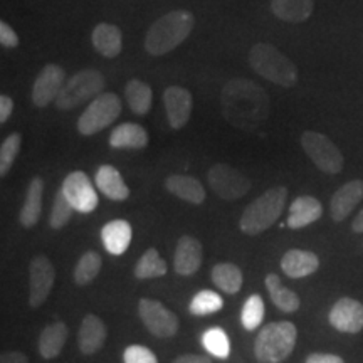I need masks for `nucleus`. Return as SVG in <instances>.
I'll list each match as a JSON object with an SVG mask.
<instances>
[{"instance_id": "45", "label": "nucleus", "mask_w": 363, "mask_h": 363, "mask_svg": "<svg viewBox=\"0 0 363 363\" xmlns=\"http://www.w3.org/2000/svg\"><path fill=\"white\" fill-rule=\"evenodd\" d=\"M352 230L357 234H362L363 233V208L360 212H358V216L353 219L352 222Z\"/></svg>"}, {"instance_id": "14", "label": "nucleus", "mask_w": 363, "mask_h": 363, "mask_svg": "<svg viewBox=\"0 0 363 363\" xmlns=\"http://www.w3.org/2000/svg\"><path fill=\"white\" fill-rule=\"evenodd\" d=\"M328 320L342 333H360L363 330V305L353 298H340L331 306Z\"/></svg>"}, {"instance_id": "1", "label": "nucleus", "mask_w": 363, "mask_h": 363, "mask_svg": "<svg viewBox=\"0 0 363 363\" xmlns=\"http://www.w3.org/2000/svg\"><path fill=\"white\" fill-rule=\"evenodd\" d=\"M222 115L239 130L252 131L269 116V96L259 84L251 79L235 78L227 81L220 94Z\"/></svg>"}, {"instance_id": "6", "label": "nucleus", "mask_w": 363, "mask_h": 363, "mask_svg": "<svg viewBox=\"0 0 363 363\" xmlns=\"http://www.w3.org/2000/svg\"><path fill=\"white\" fill-rule=\"evenodd\" d=\"M104 76L96 69H83L71 76L56 98V108L62 111L74 110L81 104L101 94Z\"/></svg>"}, {"instance_id": "8", "label": "nucleus", "mask_w": 363, "mask_h": 363, "mask_svg": "<svg viewBox=\"0 0 363 363\" xmlns=\"http://www.w3.org/2000/svg\"><path fill=\"white\" fill-rule=\"evenodd\" d=\"M301 147L321 172L331 175L342 172L343 155L328 136L316 133V131H305L301 135Z\"/></svg>"}, {"instance_id": "39", "label": "nucleus", "mask_w": 363, "mask_h": 363, "mask_svg": "<svg viewBox=\"0 0 363 363\" xmlns=\"http://www.w3.org/2000/svg\"><path fill=\"white\" fill-rule=\"evenodd\" d=\"M125 363H158L155 353L143 345H130L123 353Z\"/></svg>"}, {"instance_id": "44", "label": "nucleus", "mask_w": 363, "mask_h": 363, "mask_svg": "<svg viewBox=\"0 0 363 363\" xmlns=\"http://www.w3.org/2000/svg\"><path fill=\"white\" fill-rule=\"evenodd\" d=\"M172 363H212V362L207 355H194V353H189V355L177 357Z\"/></svg>"}, {"instance_id": "25", "label": "nucleus", "mask_w": 363, "mask_h": 363, "mask_svg": "<svg viewBox=\"0 0 363 363\" xmlns=\"http://www.w3.org/2000/svg\"><path fill=\"white\" fill-rule=\"evenodd\" d=\"M165 187L175 197H179L185 202L195 203V206L206 201V189H203V185L195 177L170 175L165 180Z\"/></svg>"}, {"instance_id": "10", "label": "nucleus", "mask_w": 363, "mask_h": 363, "mask_svg": "<svg viewBox=\"0 0 363 363\" xmlns=\"http://www.w3.org/2000/svg\"><path fill=\"white\" fill-rule=\"evenodd\" d=\"M138 311L143 325L153 337L167 340L175 337L179 331V318L157 299L142 298L138 303Z\"/></svg>"}, {"instance_id": "32", "label": "nucleus", "mask_w": 363, "mask_h": 363, "mask_svg": "<svg viewBox=\"0 0 363 363\" xmlns=\"http://www.w3.org/2000/svg\"><path fill=\"white\" fill-rule=\"evenodd\" d=\"M167 272V264L165 261L162 259L160 252L157 251L155 247L147 249V252L140 257L138 262L135 266V278L138 279H153L160 278Z\"/></svg>"}, {"instance_id": "3", "label": "nucleus", "mask_w": 363, "mask_h": 363, "mask_svg": "<svg viewBox=\"0 0 363 363\" xmlns=\"http://www.w3.org/2000/svg\"><path fill=\"white\" fill-rule=\"evenodd\" d=\"M286 201H288V189L272 187L252 201L242 212L239 227L244 234L256 235L264 233L278 222L283 214Z\"/></svg>"}, {"instance_id": "37", "label": "nucleus", "mask_w": 363, "mask_h": 363, "mask_svg": "<svg viewBox=\"0 0 363 363\" xmlns=\"http://www.w3.org/2000/svg\"><path fill=\"white\" fill-rule=\"evenodd\" d=\"M21 133H12L0 145V175L2 177H6L11 172L13 162L21 152Z\"/></svg>"}, {"instance_id": "36", "label": "nucleus", "mask_w": 363, "mask_h": 363, "mask_svg": "<svg viewBox=\"0 0 363 363\" xmlns=\"http://www.w3.org/2000/svg\"><path fill=\"white\" fill-rule=\"evenodd\" d=\"M203 348L217 358H227L230 353V343L225 331L220 328H211L202 337Z\"/></svg>"}, {"instance_id": "23", "label": "nucleus", "mask_w": 363, "mask_h": 363, "mask_svg": "<svg viewBox=\"0 0 363 363\" xmlns=\"http://www.w3.org/2000/svg\"><path fill=\"white\" fill-rule=\"evenodd\" d=\"M96 185L110 201L123 202L130 197V189L123 177L113 165H101L96 172Z\"/></svg>"}, {"instance_id": "33", "label": "nucleus", "mask_w": 363, "mask_h": 363, "mask_svg": "<svg viewBox=\"0 0 363 363\" xmlns=\"http://www.w3.org/2000/svg\"><path fill=\"white\" fill-rule=\"evenodd\" d=\"M103 266V259L98 252L88 251L81 256L78 264L74 267V283L78 286L89 284L99 274Z\"/></svg>"}, {"instance_id": "31", "label": "nucleus", "mask_w": 363, "mask_h": 363, "mask_svg": "<svg viewBox=\"0 0 363 363\" xmlns=\"http://www.w3.org/2000/svg\"><path fill=\"white\" fill-rule=\"evenodd\" d=\"M125 94H126V101H128V106L131 108V111L135 115H147L152 108V99H153V93L152 88L147 83L140 79H131L128 81L125 88Z\"/></svg>"}, {"instance_id": "11", "label": "nucleus", "mask_w": 363, "mask_h": 363, "mask_svg": "<svg viewBox=\"0 0 363 363\" xmlns=\"http://www.w3.org/2000/svg\"><path fill=\"white\" fill-rule=\"evenodd\" d=\"M56 271L48 256H35L29 266V305L39 308L51 294Z\"/></svg>"}, {"instance_id": "29", "label": "nucleus", "mask_w": 363, "mask_h": 363, "mask_svg": "<svg viewBox=\"0 0 363 363\" xmlns=\"http://www.w3.org/2000/svg\"><path fill=\"white\" fill-rule=\"evenodd\" d=\"M266 289L269 293L271 301L274 303V306L281 310L283 313H294L299 310L301 306V301H299V296L291 289L284 288L283 283H281V278L276 272H271V274L266 276Z\"/></svg>"}, {"instance_id": "15", "label": "nucleus", "mask_w": 363, "mask_h": 363, "mask_svg": "<svg viewBox=\"0 0 363 363\" xmlns=\"http://www.w3.org/2000/svg\"><path fill=\"white\" fill-rule=\"evenodd\" d=\"M163 104H165L172 128L182 130L189 123L194 106L192 94L189 89L182 88V86H169L163 93Z\"/></svg>"}, {"instance_id": "7", "label": "nucleus", "mask_w": 363, "mask_h": 363, "mask_svg": "<svg viewBox=\"0 0 363 363\" xmlns=\"http://www.w3.org/2000/svg\"><path fill=\"white\" fill-rule=\"evenodd\" d=\"M121 115V101L115 93H101L83 111L78 120V131L83 136L96 135L110 126Z\"/></svg>"}, {"instance_id": "26", "label": "nucleus", "mask_w": 363, "mask_h": 363, "mask_svg": "<svg viewBox=\"0 0 363 363\" xmlns=\"http://www.w3.org/2000/svg\"><path fill=\"white\" fill-rule=\"evenodd\" d=\"M43 194H44V180L40 177H34L30 180L29 189H27L24 206L21 208L19 220L21 224L29 229L39 222L40 212H43Z\"/></svg>"}, {"instance_id": "16", "label": "nucleus", "mask_w": 363, "mask_h": 363, "mask_svg": "<svg viewBox=\"0 0 363 363\" xmlns=\"http://www.w3.org/2000/svg\"><path fill=\"white\" fill-rule=\"evenodd\" d=\"M203 247L199 239L192 235H182L177 242L174 256V269L180 276H192L202 266Z\"/></svg>"}, {"instance_id": "42", "label": "nucleus", "mask_w": 363, "mask_h": 363, "mask_svg": "<svg viewBox=\"0 0 363 363\" xmlns=\"http://www.w3.org/2000/svg\"><path fill=\"white\" fill-rule=\"evenodd\" d=\"M13 110V101L6 94L0 96V123H6V121L11 118Z\"/></svg>"}, {"instance_id": "30", "label": "nucleus", "mask_w": 363, "mask_h": 363, "mask_svg": "<svg viewBox=\"0 0 363 363\" xmlns=\"http://www.w3.org/2000/svg\"><path fill=\"white\" fill-rule=\"evenodd\" d=\"M242 281V271L233 262H219L212 267V283L227 294L239 293Z\"/></svg>"}, {"instance_id": "18", "label": "nucleus", "mask_w": 363, "mask_h": 363, "mask_svg": "<svg viewBox=\"0 0 363 363\" xmlns=\"http://www.w3.org/2000/svg\"><path fill=\"white\" fill-rule=\"evenodd\" d=\"M363 199V180H352L340 187L333 194L330 202L331 219L342 222L352 214L353 208L362 202Z\"/></svg>"}, {"instance_id": "35", "label": "nucleus", "mask_w": 363, "mask_h": 363, "mask_svg": "<svg viewBox=\"0 0 363 363\" xmlns=\"http://www.w3.org/2000/svg\"><path fill=\"white\" fill-rule=\"evenodd\" d=\"M264 301L259 294H252L246 299L244 303L242 311H240V323H242L244 328L247 331H254L257 326L262 325V320H264Z\"/></svg>"}, {"instance_id": "24", "label": "nucleus", "mask_w": 363, "mask_h": 363, "mask_svg": "<svg viewBox=\"0 0 363 363\" xmlns=\"http://www.w3.org/2000/svg\"><path fill=\"white\" fill-rule=\"evenodd\" d=\"M101 239L108 252L113 256H121L130 247L131 225L123 219L108 222L101 229Z\"/></svg>"}, {"instance_id": "43", "label": "nucleus", "mask_w": 363, "mask_h": 363, "mask_svg": "<svg viewBox=\"0 0 363 363\" xmlns=\"http://www.w3.org/2000/svg\"><path fill=\"white\" fill-rule=\"evenodd\" d=\"M0 363H29V358L22 352H4L0 355Z\"/></svg>"}, {"instance_id": "5", "label": "nucleus", "mask_w": 363, "mask_h": 363, "mask_svg": "<svg viewBox=\"0 0 363 363\" xmlns=\"http://www.w3.org/2000/svg\"><path fill=\"white\" fill-rule=\"evenodd\" d=\"M298 330L291 321L267 323L257 333L254 355L259 363H281L291 355L296 347Z\"/></svg>"}, {"instance_id": "22", "label": "nucleus", "mask_w": 363, "mask_h": 363, "mask_svg": "<svg viewBox=\"0 0 363 363\" xmlns=\"http://www.w3.org/2000/svg\"><path fill=\"white\" fill-rule=\"evenodd\" d=\"M67 335H69V328L65 321H56V323L48 325L40 331L38 340V348L40 357L45 360H52L61 355L62 348H65Z\"/></svg>"}, {"instance_id": "19", "label": "nucleus", "mask_w": 363, "mask_h": 363, "mask_svg": "<svg viewBox=\"0 0 363 363\" xmlns=\"http://www.w3.org/2000/svg\"><path fill=\"white\" fill-rule=\"evenodd\" d=\"M320 267V259L315 252L303 251V249H289L281 259V269L289 278L299 279L313 274Z\"/></svg>"}, {"instance_id": "2", "label": "nucleus", "mask_w": 363, "mask_h": 363, "mask_svg": "<svg viewBox=\"0 0 363 363\" xmlns=\"http://www.w3.org/2000/svg\"><path fill=\"white\" fill-rule=\"evenodd\" d=\"M195 26L194 13L189 11H172L148 29L145 35V49L152 56H163L174 51L192 33Z\"/></svg>"}, {"instance_id": "17", "label": "nucleus", "mask_w": 363, "mask_h": 363, "mask_svg": "<svg viewBox=\"0 0 363 363\" xmlns=\"http://www.w3.org/2000/svg\"><path fill=\"white\" fill-rule=\"evenodd\" d=\"M108 330L106 325L103 323L101 318H98L93 313H88L81 321L78 331V347L83 355L89 357L99 352L106 342Z\"/></svg>"}, {"instance_id": "27", "label": "nucleus", "mask_w": 363, "mask_h": 363, "mask_svg": "<svg viewBox=\"0 0 363 363\" xmlns=\"http://www.w3.org/2000/svg\"><path fill=\"white\" fill-rule=\"evenodd\" d=\"M271 11L281 21L299 24L310 19L315 11V2L313 0H271Z\"/></svg>"}, {"instance_id": "38", "label": "nucleus", "mask_w": 363, "mask_h": 363, "mask_svg": "<svg viewBox=\"0 0 363 363\" xmlns=\"http://www.w3.org/2000/svg\"><path fill=\"white\" fill-rule=\"evenodd\" d=\"M72 212H74V207H72L71 202L67 201L65 192L59 189L56 197H54L52 211L51 216H49V225H51L52 229H62V227L71 220Z\"/></svg>"}, {"instance_id": "28", "label": "nucleus", "mask_w": 363, "mask_h": 363, "mask_svg": "<svg viewBox=\"0 0 363 363\" xmlns=\"http://www.w3.org/2000/svg\"><path fill=\"white\" fill-rule=\"evenodd\" d=\"M110 145L113 148H131L142 150L148 145V133L142 125L123 123L116 126L110 136Z\"/></svg>"}, {"instance_id": "40", "label": "nucleus", "mask_w": 363, "mask_h": 363, "mask_svg": "<svg viewBox=\"0 0 363 363\" xmlns=\"http://www.w3.org/2000/svg\"><path fill=\"white\" fill-rule=\"evenodd\" d=\"M0 43H2L4 48H17L19 45V38L6 22H0Z\"/></svg>"}, {"instance_id": "13", "label": "nucleus", "mask_w": 363, "mask_h": 363, "mask_svg": "<svg viewBox=\"0 0 363 363\" xmlns=\"http://www.w3.org/2000/svg\"><path fill=\"white\" fill-rule=\"evenodd\" d=\"M66 72L61 66L48 65L43 67L33 86V103L38 108H45L49 103L56 101L57 94L65 86Z\"/></svg>"}, {"instance_id": "41", "label": "nucleus", "mask_w": 363, "mask_h": 363, "mask_svg": "<svg viewBox=\"0 0 363 363\" xmlns=\"http://www.w3.org/2000/svg\"><path fill=\"white\" fill-rule=\"evenodd\" d=\"M306 363H345V360L333 353H311L308 355Z\"/></svg>"}, {"instance_id": "12", "label": "nucleus", "mask_w": 363, "mask_h": 363, "mask_svg": "<svg viewBox=\"0 0 363 363\" xmlns=\"http://www.w3.org/2000/svg\"><path fill=\"white\" fill-rule=\"evenodd\" d=\"M61 190L74 211L81 214H89L98 207V194L94 192L93 184L84 172H71L62 182Z\"/></svg>"}, {"instance_id": "4", "label": "nucleus", "mask_w": 363, "mask_h": 363, "mask_svg": "<svg viewBox=\"0 0 363 363\" xmlns=\"http://www.w3.org/2000/svg\"><path fill=\"white\" fill-rule=\"evenodd\" d=\"M249 65L254 72L283 88H293L298 83V69L294 62L271 44H254L249 51Z\"/></svg>"}, {"instance_id": "9", "label": "nucleus", "mask_w": 363, "mask_h": 363, "mask_svg": "<svg viewBox=\"0 0 363 363\" xmlns=\"http://www.w3.org/2000/svg\"><path fill=\"white\" fill-rule=\"evenodd\" d=\"M208 185L224 201H238L251 190V180L227 163H216L207 174Z\"/></svg>"}, {"instance_id": "34", "label": "nucleus", "mask_w": 363, "mask_h": 363, "mask_svg": "<svg viewBox=\"0 0 363 363\" xmlns=\"http://www.w3.org/2000/svg\"><path fill=\"white\" fill-rule=\"evenodd\" d=\"M222 308H224V299H222L219 294L211 291V289H202V291H199L192 298L189 311L190 315L195 316H207L220 311Z\"/></svg>"}, {"instance_id": "20", "label": "nucleus", "mask_w": 363, "mask_h": 363, "mask_svg": "<svg viewBox=\"0 0 363 363\" xmlns=\"http://www.w3.org/2000/svg\"><path fill=\"white\" fill-rule=\"evenodd\" d=\"M321 214H323V206L318 199L311 195H301V197L294 199L289 207L288 227L289 229H303L320 219Z\"/></svg>"}, {"instance_id": "21", "label": "nucleus", "mask_w": 363, "mask_h": 363, "mask_svg": "<svg viewBox=\"0 0 363 363\" xmlns=\"http://www.w3.org/2000/svg\"><path fill=\"white\" fill-rule=\"evenodd\" d=\"M91 43L103 57L111 59L116 57L123 49V35L116 26L101 22L91 33Z\"/></svg>"}]
</instances>
